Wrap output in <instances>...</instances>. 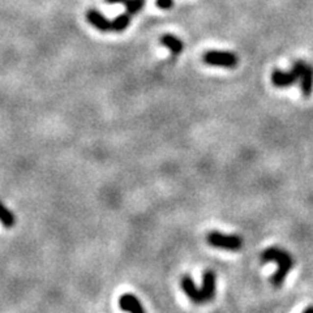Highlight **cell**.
Returning a JSON list of instances; mask_svg holds the SVG:
<instances>
[{
  "instance_id": "obj_11",
  "label": "cell",
  "mask_w": 313,
  "mask_h": 313,
  "mask_svg": "<svg viewBox=\"0 0 313 313\" xmlns=\"http://www.w3.org/2000/svg\"><path fill=\"white\" fill-rule=\"evenodd\" d=\"M130 25V13H123L119 15L115 20L111 21V30H114L115 33H122Z\"/></svg>"
},
{
  "instance_id": "obj_13",
  "label": "cell",
  "mask_w": 313,
  "mask_h": 313,
  "mask_svg": "<svg viewBox=\"0 0 313 313\" xmlns=\"http://www.w3.org/2000/svg\"><path fill=\"white\" fill-rule=\"evenodd\" d=\"M144 4H145V0H127V11L130 15H136L144 8Z\"/></svg>"
},
{
  "instance_id": "obj_8",
  "label": "cell",
  "mask_w": 313,
  "mask_h": 313,
  "mask_svg": "<svg viewBox=\"0 0 313 313\" xmlns=\"http://www.w3.org/2000/svg\"><path fill=\"white\" fill-rule=\"evenodd\" d=\"M119 307H120V310L126 311V312L145 313V308L142 307L140 299L132 294H123L119 298Z\"/></svg>"
},
{
  "instance_id": "obj_7",
  "label": "cell",
  "mask_w": 313,
  "mask_h": 313,
  "mask_svg": "<svg viewBox=\"0 0 313 313\" xmlns=\"http://www.w3.org/2000/svg\"><path fill=\"white\" fill-rule=\"evenodd\" d=\"M299 82H300L299 85H300V92L303 96L306 98H310L313 93V65L307 61L303 65Z\"/></svg>"
},
{
  "instance_id": "obj_14",
  "label": "cell",
  "mask_w": 313,
  "mask_h": 313,
  "mask_svg": "<svg viewBox=\"0 0 313 313\" xmlns=\"http://www.w3.org/2000/svg\"><path fill=\"white\" fill-rule=\"evenodd\" d=\"M175 1L174 0H156V5L159 9H163V11H167V9H171L174 7Z\"/></svg>"
},
{
  "instance_id": "obj_15",
  "label": "cell",
  "mask_w": 313,
  "mask_h": 313,
  "mask_svg": "<svg viewBox=\"0 0 313 313\" xmlns=\"http://www.w3.org/2000/svg\"><path fill=\"white\" fill-rule=\"evenodd\" d=\"M106 3L108 4H123V5H126L127 0H104Z\"/></svg>"
},
{
  "instance_id": "obj_6",
  "label": "cell",
  "mask_w": 313,
  "mask_h": 313,
  "mask_svg": "<svg viewBox=\"0 0 313 313\" xmlns=\"http://www.w3.org/2000/svg\"><path fill=\"white\" fill-rule=\"evenodd\" d=\"M215 288H217V277L213 270H205L203 274V286H201V294H203L204 302H210L215 296Z\"/></svg>"
},
{
  "instance_id": "obj_1",
  "label": "cell",
  "mask_w": 313,
  "mask_h": 313,
  "mask_svg": "<svg viewBox=\"0 0 313 313\" xmlns=\"http://www.w3.org/2000/svg\"><path fill=\"white\" fill-rule=\"evenodd\" d=\"M261 260L263 262H274L278 263V270L275 271L274 274L271 275V283L273 286L281 287L286 279L287 274L290 273V270L294 267V259L291 256L290 253L285 251V249H281L278 247H269L261 253Z\"/></svg>"
},
{
  "instance_id": "obj_9",
  "label": "cell",
  "mask_w": 313,
  "mask_h": 313,
  "mask_svg": "<svg viewBox=\"0 0 313 313\" xmlns=\"http://www.w3.org/2000/svg\"><path fill=\"white\" fill-rule=\"evenodd\" d=\"M86 20L88 23L94 26L96 29H98L102 33H107V31L111 30V21L107 20L101 12H98L97 9H89L86 12Z\"/></svg>"
},
{
  "instance_id": "obj_10",
  "label": "cell",
  "mask_w": 313,
  "mask_h": 313,
  "mask_svg": "<svg viewBox=\"0 0 313 313\" xmlns=\"http://www.w3.org/2000/svg\"><path fill=\"white\" fill-rule=\"evenodd\" d=\"M160 45L171 51L172 55H180L184 50L183 41L172 34H164L160 37Z\"/></svg>"
},
{
  "instance_id": "obj_4",
  "label": "cell",
  "mask_w": 313,
  "mask_h": 313,
  "mask_svg": "<svg viewBox=\"0 0 313 313\" xmlns=\"http://www.w3.org/2000/svg\"><path fill=\"white\" fill-rule=\"evenodd\" d=\"M203 60L205 64L211 67H221V68H235L239 63V59L231 51L210 50L204 53Z\"/></svg>"
},
{
  "instance_id": "obj_12",
  "label": "cell",
  "mask_w": 313,
  "mask_h": 313,
  "mask_svg": "<svg viewBox=\"0 0 313 313\" xmlns=\"http://www.w3.org/2000/svg\"><path fill=\"white\" fill-rule=\"evenodd\" d=\"M0 223H1L5 229H12V227L16 225L15 214L12 213L11 210L8 209L1 201H0Z\"/></svg>"
},
{
  "instance_id": "obj_2",
  "label": "cell",
  "mask_w": 313,
  "mask_h": 313,
  "mask_svg": "<svg viewBox=\"0 0 313 313\" xmlns=\"http://www.w3.org/2000/svg\"><path fill=\"white\" fill-rule=\"evenodd\" d=\"M304 63H306L304 60H296L290 71L274 69L273 73H271V82H273V85H274L275 88L283 89L296 84L299 78H300V73H302Z\"/></svg>"
},
{
  "instance_id": "obj_3",
  "label": "cell",
  "mask_w": 313,
  "mask_h": 313,
  "mask_svg": "<svg viewBox=\"0 0 313 313\" xmlns=\"http://www.w3.org/2000/svg\"><path fill=\"white\" fill-rule=\"evenodd\" d=\"M208 244L214 248L226 249L230 252H236L243 247V239L239 235H227L219 231H210L207 235Z\"/></svg>"
},
{
  "instance_id": "obj_5",
  "label": "cell",
  "mask_w": 313,
  "mask_h": 313,
  "mask_svg": "<svg viewBox=\"0 0 313 313\" xmlns=\"http://www.w3.org/2000/svg\"><path fill=\"white\" fill-rule=\"evenodd\" d=\"M180 286H182V290H183L184 294L187 295L188 298L191 299L195 304H203V303H205L204 302L203 294H201V290L196 286L195 281H193L191 275H184L183 278H182V282H180Z\"/></svg>"
},
{
  "instance_id": "obj_16",
  "label": "cell",
  "mask_w": 313,
  "mask_h": 313,
  "mask_svg": "<svg viewBox=\"0 0 313 313\" xmlns=\"http://www.w3.org/2000/svg\"><path fill=\"white\" fill-rule=\"evenodd\" d=\"M304 312H306V313L313 312V307H310V308H306V310H304Z\"/></svg>"
}]
</instances>
